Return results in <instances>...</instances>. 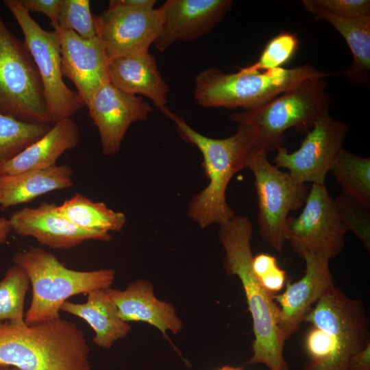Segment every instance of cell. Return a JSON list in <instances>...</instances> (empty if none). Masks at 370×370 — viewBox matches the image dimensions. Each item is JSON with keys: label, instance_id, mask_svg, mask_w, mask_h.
I'll return each mask as SVG.
<instances>
[{"label": "cell", "instance_id": "obj_1", "mask_svg": "<svg viewBox=\"0 0 370 370\" xmlns=\"http://www.w3.org/2000/svg\"><path fill=\"white\" fill-rule=\"evenodd\" d=\"M252 236L253 225L248 217L235 215L220 225L219 238L225 252L223 267L229 275L239 278L252 318L254 340L249 363L262 364L269 370H288L278 305L252 269Z\"/></svg>", "mask_w": 370, "mask_h": 370}, {"label": "cell", "instance_id": "obj_2", "mask_svg": "<svg viewBox=\"0 0 370 370\" xmlns=\"http://www.w3.org/2000/svg\"><path fill=\"white\" fill-rule=\"evenodd\" d=\"M84 332L61 317L32 324L0 321V369L92 370Z\"/></svg>", "mask_w": 370, "mask_h": 370}, {"label": "cell", "instance_id": "obj_3", "mask_svg": "<svg viewBox=\"0 0 370 370\" xmlns=\"http://www.w3.org/2000/svg\"><path fill=\"white\" fill-rule=\"evenodd\" d=\"M304 347L308 360L302 370H348L350 357L370 343L367 317L361 300L335 286L312 307Z\"/></svg>", "mask_w": 370, "mask_h": 370}, {"label": "cell", "instance_id": "obj_4", "mask_svg": "<svg viewBox=\"0 0 370 370\" xmlns=\"http://www.w3.org/2000/svg\"><path fill=\"white\" fill-rule=\"evenodd\" d=\"M166 116L176 124L177 132L183 140L194 145L200 151L203 156L201 165L209 180L208 186L189 202V217L201 228L227 223L235 213L227 204L225 191L232 177L246 168L254 149L251 127L240 123L232 136L216 139L196 132L171 111Z\"/></svg>", "mask_w": 370, "mask_h": 370}, {"label": "cell", "instance_id": "obj_5", "mask_svg": "<svg viewBox=\"0 0 370 370\" xmlns=\"http://www.w3.org/2000/svg\"><path fill=\"white\" fill-rule=\"evenodd\" d=\"M328 74L310 64L282 67L258 73H225L216 67L204 69L195 79L194 97L204 108L259 107L301 82Z\"/></svg>", "mask_w": 370, "mask_h": 370}, {"label": "cell", "instance_id": "obj_6", "mask_svg": "<svg viewBox=\"0 0 370 370\" xmlns=\"http://www.w3.org/2000/svg\"><path fill=\"white\" fill-rule=\"evenodd\" d=\"M13 260L26 271L32 285V299L24 318L27 324L60 317L61 306L69 297L106 289L115 277L111 269H69L54 254L37 247L18 251Z\"/></svg>", "mask_w": 370, "mask_h": 370}, {"label": "cell", "instance_id": "obj_7", "mask_svg": "<svg viewBox=\"0 0 370 370\" xmlns=\"http://www.w3.org/2000/svg\"><path fill=\"white\" fill-rule=\"evenodd\" d=\"M326 86L325 78L308 79L259 107L234 113L230 119L251 127L254 149L277 151L284 147L288 129L308 132L318 118L328 113L331 100Z\"/></svg>", "mask_w": 370, "mask_h": 370}, {"label": "cell", "instance_id": "obj_8", "mask_svg": "<svg viewBox=\"0 0 370 370\" xmlns=\"http://www.w3.org/2000/svg\"><path fill=\"white\" fill-rule=\"evenodd\" d=\"M0 114L29 123H51L42 82L25 42L0 10ZM52 124V123H51Z\"/></svg>", "mask_w": 370, "mask_h": 370}, {"label": "cell", "instance_id": "obj_9", "mask_svg": "<svg viewBox=\"0 0 370 370\" xmlns=\"http://www.w3.org/2000/svg\"><path fill=\"white\" fill-rule=\"evenodd\" d=\"M246 168L255 177L260 236L280 252L286 241L288 214L304 206L309 186L297 181L289 172L271 164L267 153L262 151H251Z\"/></svg>", "mask_w": 370, "mask_h": 370}, {"label": "cell", "instance_id": "obj_10", "mask_svg": "<svg viewBox=\"0 0 370 370\" xmlns=\"http://www.w3.org/2000/svg\"><path fill=\"white\" fill-rule=\"evenodd\" d=\"M3 2L21 27L25 42L39 72L51 123L71 117L82 109L84 103L78 93L70 89L64 82L57 32L42 28L20 0Z\"/></svg>", "mask_w": 370, "mask_h": 370}, {"label": "cell", "instance_id": "obj_11", "mask_svg": "<svg viewBox=\"0 0 370 370\" xmlns=\"http://www.w3.org/2000/svg\"><path fill=\"white\" fill-rule=\"evenodd\" d=\"M347 231L325 185L312 184L302 212L287 219L285 238L300 256L312 252L332 259L342 251Z\"/></svg>", "mask_w": 370, "mask_h": 370}, {"label": "cell", "instance_id": "obj_12", "mask_svg": "<svg viewBox=\"0 0 370 370\" xmlns=\"http://www.w3.org/2000/svg\"><path fill=\"white\" fill-rule=\"evenodd\" d=\"M312 128L294 152L288 153L284 147L279 148L273 162L278 168L286 169L299 182L322 185L343 149L349 126L326 113L317 119Z\"/></svg>", "mask_w": 370, "mask_h": 370}, {"label": "cell", "instance_id": "obj_13", "mask_svg": "<svg viewBox=\"0 0 370 370\" xmlns=\"http://www.w3.org/2000/svg\"><path fill=\"white\" fill-rule=\"evenodd\" d=\"M96 36L103 42L109 60L149 51L158 36L162 15L158 8L132 9L108 6L93 15Z\"/></svg>", "mask_w": 370, "mask_h": 370}, {"label": "cell", "instance_id": "obj_14", "mask_svg": "<svg viewBox=\"0 0 370 370\" xmlns=\"http://www.w3.org/2000/svg\"><path fill=\"white\" fill-rule=\"evenodd\" d=\"M88 108L99 133L102 153L109 156L119 152L130 125L147 120L152 111L142 97L127 93L110 82L99 90Z\"/></svg>", "mask_w": 370, "mask_h": 370}, {"label": "cell", "instance_id": "obj_15", "mask_svg": "<svg viewBox=\"0 0 370 370\" xmlns=\"http://www.w3.org/2000/svg\"><path fill=\"white\" fill-rule=\"evenodd\" d=\"M233 5L231 0H167L158 8L160 33L153 45L160 52L174 42L194 41L210 32Z\"/></svg>", "mask_w": 370, "mask_h": 370}, {"label": "cell", "instance_id": "obj_16", "mask_svg": "<svg viewBox=\"0 0 370 370\" xmlns=\"http://www.w3.org/2000/svg\"><path fill=\"white\" fill-rule=\"evenodd\" d=\"M63 76L75 84L87 107L99 90L109 82V58L103 42L95 36L86 39L71 29L56 28Z\"/></svg>", "mask_w": 370, "mask_h": 370}, {"label": "cell", "instance_id": "obj_17", "mask_svg": "<svg viewBox=\"0 0 370 370\" xmlns=\"http://www.w3.org/2000/svg\"><path fill=\"white\" fill-rule=\"evenodd\" d=\"M301 257L306 263L304 276L287 284L282 293L273 295L279 309L278 325L285 341L298 330L315 303L334 286L329 258L312 252L304 253Z\"/></svg>", "mask_w": 370, "mask_h": 370}, {"label": "cell", "instance_id": "obj_18", "mask_svg": "<svg viewBox=\"0 0 370 370\" xmlns=\"http://www.w3.org/2000/svg\"><path fill=\"white\" fill-rule=\"evenodd\" d=\"M16 235L31 236L41 245L66 249L89 240L109 242L110 233L84 230L74 225L56 210V204L43 201L36 208H23L9 218Z\"/></svg>", "mask_w": 370, "mask_h": 370}, {"label": "cell", "instance_id": "obj_19", "mask_svg": "<svg viewBox=\"0 0 370 370\" xmlns=\"http://www.w3.org/2000/svg\"><path fill=\"white\" fill-rule=\"evenodd\" d=\"M109 82L132 95L148 97L165 115L169 86L161 75L155 57L149 51L110 59L108 66Z\"/></svg>", "mask_w": 370, "mask_h": 370}, {"label": "cell", "instance_id": "obj_20", "mask_svg": "<svg viewBox=\"0 0 370 370\" xmlns=\"http://www.w3.org/2000/svg\"><path fill=\"white\" fill-rule=\"evenodd\" d=\"M106 292L117 307L120 317L125 321H142L158 328L163 334L169 330L175 334L182 329L183 323L175 307L158 299L153 285L138 280L128 284L125 290L108 288Z\"/></svg>", "mask_w": 370, "mask_h": 370}, {"label": "cell", "instance_id": "obj_21", "mask_svg": "<svg viewBox=\"0 0 370 370\" xmlns=\"http://www.w3.org/2000/svg\"><path fill=\"white\" fill-rule=\"evenodd\" d=\"M79 140V128L74 121L71 117L60 119L42 138L1 164L0 176L54 166L64 152L76 147Z\"/></svg>", "mask_w": 370, "mask_h": 370}, {"label": "cell", "instance_id": "obj_22", "mask_svg": "<svg viewBox=\"0 0 370 370\" xmlns=\"http://www.w3.org/2000/svg\"><path fill=\"white\" fill-rule=\"evenodd\" d=\"M73 170L56 165L12 175L0 176V210L25 204L49 192L73 186Z\"/></svg>", "mask_w": 370, "mask_h": 370}, {"label": "cell", "instance_id": "obj_23", "mask_svg": "<svg viewBox=\"0 0 370 370\" xmlns=\"http://www.w3.org/2000/svg\"><path fill=\"white\" fill-rule=\"evenodd\" d=\"M83 304L66 301L61 306L63 311L86 321L95 332V345L109 349L113 343L124 338L131 330L129 323L119 316L117 307L106 292L97 289L88 293Z\"/></svg>", "mask_w": 370, "mask_h": 370}, {"label": "cell", "instance_id": "obj_24", "mask_svg": "<svg viewBox=\"0 0 370 370\" xmlns=\"http://www.w3.org/2000/svg\"><path fill=\"white\" fill-rule=\"evenodd\" d=\"M304 8L317 20L330 23L343 37L353 56L352 63L343 72L352 82L367 85L370 77V14L341 18L301 1Z\"/></svg>", "mask_w": 370, "mask_h": 370}, {"label": "cell", "instance_id": "obj_25", "mask_svg": "<svg viewBox=\"0 0 370 370\" xmlns=\"http://www.w3.org/2000/svg\"><path fill=\"white\" fill-rule=\"evenodd\" d=\"M56 210L74 225L90 231L120 232L126 222L123 212L114 211L104 203L93 201L80 193L56 205Z\"/></svg>", "mask_w": 370, "mask_h": 370}, {"label": "cell", "instance_id": "obj_26", "mask_svg": "<svg viewBox=\"0 0 370 370\" xmlns=\"http://www.w3.org/2000/svg\"><path fill=\"white\" fill-rule=\"evenodd\" d=\"M330 171L342 193L370 207V158L356 156L343 148Z\"/></svg>", "mask_w": 370, "mask_h": 370}, {"label": "cell", "instance_id": "obj_27", "mask_svg": "<svg viewBox=\"0 0 370 370\" xmlns=\"http://www.w3.org/2000/svg\"><path fill=\"white\" fill-rule=\"evenodd\" d=\"M51 123H29L0 114V165L42 138Z\"/></svg>", "mask_w": 370, "mask_h": 370}, {"label": "cell", "instance_id": "obj_28", "mask_svg": "<svg viewBox=\"0 0 370 370\" xmlns=\"http://www.w3.org/2000/svg\"><path fill=\"white\" fill-rule=\"evenodd\" d=\"M29 284L21 267L14 264L7 269L0 281V321H25L24 302Z\"/></svg>", "mask_w": 370, "mask_h": 370}, {"label": "cell", "instance_id": "obj_29", "mask_svg": "<svg viewBox=\"0 0 370 370\" xmlns=\"http://www.w3.org/2000/svg\"><path fill=\"white\" fill-rule=\"evenodd\" d=\"M298 45L299 40L295 34L281 32L267 43L255 63L241 69L246 72L258 73L280 68L293 57Z\"/></svg>", "mask_w": 370, "mask_h": 370}, {"label": "cell", "instance_id": "obj_30", "mask_svg": "<svg viewBox=\"0 0 370 370\" xmlns=\"http://www.w3.org/2000/svg\"><path fill=\"white\" fill-rule=\"evenodd\" d=\"M338 214L342 222L370 251V207L345 193L335 199Z\"/></svg>", "mask_w": 370, "mask_h": 370}, {"label": "cell", "instance_id": "obj_31", "mask_svg": "<svg viewBox=\"0 0 370 370\" xmlns=\"http://www.w3.org/2000/svg\"><path fill=\"white\" fill-rule=\"evenodd\" d=\"M93 15L88 0H60L57 28L71 29L90 39L96 36Z\"/></svg>", "mask_w": 370, "mask_h": 370}, {"label": "cell", "instance_id": "obj_32", "mask_svg": "<svg viewBox=\"0 0 370 370\" xmlns=\"http://www.w3.org/2000/svg\"><path fill=\"white\" fill-rule=\"evenodd\" d=\"M252 269L263 288L270 293L281 291L285 286L286 273L277 263L276 258L268 254H259L252 260Z\"/></svg>", "mask_w": 370, "mask_h": 370}, {"label": "cell", "instance_id": "obj_33", "mask_svg": "<svg viewBox=\"0 0 370 370\" xmlns=\"http://www.w3.org/2000/svg\"><path fill=\"white\" fill-rule=\"evenodd\" d=\"M308 5L341 18L370 14L369 0H304Z\"/></svg>", "mask_w": 370, "mask_h": 370}, {"label": "cell", "instance_id": "obj_34", "mask_svg": "<svg viewBox=\"0 0 370 370\" xmlns=\"http://www.w3.org/2000/svg\"><path fill=\"white\" fill-rule=\"evenodd\" d=\"M20 1L29 13L37 12L46 15L51 21L53 29L58 27L60 0H20Z\"/></svg>", "mask_w": 370, "mask_h": 370}, {"label": "cell", "instance_id": "obj_35", "mask_svg": "<svg viewBox=\"0 0 370 370\" xmlns=\"http://www.w3.org/2000/svg\"><path fill=\"white\" fill-rule=\"evenodd\" d=\"M348 370H370V343L350 357Z\"/></svg>", "mask_w": 370, "mask_h": 370}, {"label": "cell", "instance_id": "obj_36", "mask_svg": "<svg viewBox=\"0 0 370 370\" xmlns=\"http://www.w3.org/2000/svg\"><path fill=\"white\" fill-rule=\"evenodd\" d=\"M156 0H110L108 6H119L132 9L153 10Z\"/></svg>", "mask_w": 370, "mask_h": 370}, {"label": "cell", "instance_id": "obj_37", "mask_svg": "<svg viewBox=\"0 0 370 370\" xmlns=\"http://www.w3.org/2000/svg\"><path fill=\"white\" fill-rule=\"evenodd\" d=\"M12 232L9 219L0 217V244L5 243Z\"/></svg>", "mask_w": 370, "mask_h": 370}, {"label": "cell", "instance_id": "obj_38", "mask_svg": "<svg viewBox=\"0 0 370 370\" xmlns=\"http://www.w3.org/2000/svg\"><path fill=\"white\" fill-rule=\"evenodd\" d=\"M215 370H240V367H233L230 366H224L220 368H218Z\"/></svg>", "mask_w": 370, "mask_h": 370}, {"label": "cell", "instance_id": "obj_39", "mask_svg": "<svg viewBox=\"0 0 370 370\" xmlns=\"http://www.w3.org/2000/svg\"><path fill=\"white\" fill-rule=\"evenodd\" d=\"M0 370H20V369L15 367H10V368H6V369H1Z\"/></svg>", "mask_w": 370, "mask_h": 370}, {"label": "cell", "instance_id": "obj_40", "mask_svg": "<svg viewBox=\"0 0 370 370\" xmlns=\"http://www.w3.org/2000/svg\"><path fill=\"white\" fill-rule=\"evenodd\" d=\"M240 370H244L242 367H240Z\"/></svg>", "mask_w": 370, "mask_h": 370}]
</instances>
